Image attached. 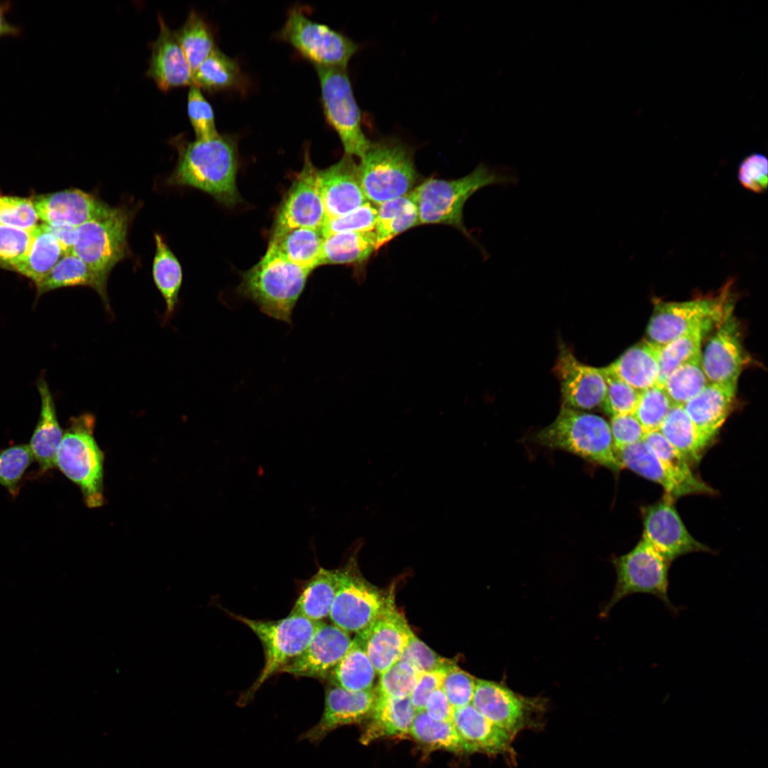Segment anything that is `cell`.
Wrapping results in <instances>:
<instances>
[{
    "mask_svg": "<svg viewBox=\"0 0 768 768\" xmlns=\"http://www.w3.org/2000/svg\"><path fill=\"white\" fill-rule=\"evenodd\" d=\"M393 592L390 591L387 603L378 617L366 629L356 634L379 675L399 660L413 634L395 606Z\"/></svg>",
    "mask_w": 768,
    "mask_h": 768,
    "instance_id": "e0dca14e",
    "label": "cell"
},
{
    "mask_svg": "<svg viewBox=\"0 0 768 768\" xmlns=\"http://www.w3.org/2000/svg\"><path fill=\"white\" fill-rule=\"evenodd\" d=\"M358 166L363 190L372 204L409 194L418 178L412 149L393 137L371 142Z\"/></svg>",
    "mask_w": 768,
    "mask_h": 768,
    "instance_id": "5b68a950",
    "label": "cell"
},
{
    "mask_svg": "<svg viewBox=\"0 0 768 768\" xmlns=\"http://www.w3.org/2000/svg\"><path fill=\"white\" fill-rule=\"evenodd\" d=\"M107 284L82 260L69 253L63 255L47 276L36 286L38 295L61 287H90L98 293L105 308L110 310Z\"/></svg>",
    "mask_w": 768,
    "mask_h": 768,
    "instance_id": "d6a6232c",
    "label": "cell"
},
{
    "mask_svg": "<svg viewBox=\"0 0 768 768\" xmlns=\"http://www.w3.org/2000/svg\"><path fill=\"white\" fill-rule=\"evenodd\" d=\"M32 231L0 224L1 267L14 270L24 258L31 245Z\"/></svg>",
    "mask_w": 768,
    "mask_h": 768,
    "instance_id": "f5cc1de1",
    "label": "cell"
},
{
    "mask_svg": "<svg viewBox=\"0 0 768 768\" xmlns=\"http://www.w3.org/2000/svg\"><path fill=\"white\" fill-rule=\"evenodd\" d=\"M476 680L455 663L447 669L441 688L454 709L471 703Z\"/></svg>",
    "mask_w": 768,
    "mask_h": 768,
    "instance_id": "9f6ffc18",
    "label": "cell"
},
{
    "mask_svg": "<svg viewBox=\"0 0 768 768\" xmlns=\"http://www.w3.org/2000/svg\"><path fill=\"white\" fill-rule=\"evenodd\" d=\"M375 673L361 639L356 635L327 680L330 684L346 690L363 691L372 688Z\"/></svg>",
    "mask_w": 768,
    "mask_h": 768,
    "instance_id": "e575fe53",
    "label": "cell"
},
{
    "mask_svg": "<svg viewBox=\"0 0 768 768\" xmlns=\"http://www.w3.org/2000/svg\"><path fill=\"white\" fill-rule=\"evenodd\" d=\"M375 699L376 693L372 688L353 692L329 684L320 720L301 734L299 739L317 745L336 729L361 722L370 715Z\"/></svg>",
    "mask_w": 768,
    "mask_h": 768,
    "instance_id": "44dd1931",
    "label": "cell"
},
{
    "mask_svg": "<svg viewBox=\"0 0 768 768\" xmlns=\"http://www.w3.org/2000/svg\"><path fill=\"white\" fill-rule=\"evenodd\" d=\"M420 673L410 663L398 661L380 675L377 695L394 698L410 697Z\"/></svg>",
    "mask_w": 768,
    "mask_h": 768,
    "instance_id": "7dc6e473",
    "label": "cell"
},
{
    "mask_svg": "<svg viewBox=\"0 0 768 768\" xmlns=\"http://www.w3.org/2000/svg\"><path fill=\"white\" fill-rule=\"evenodd\" d=\"M608 367L624 382L643 391L657 384L658 347L647 340L641 341L626 350Z\"/></svg>",
    "mask_w": 768,
    "mask_h": 768,
    "instance_id": "1f68e13d",
    "label": "cell"
},
{
    "mask_svg": "<svg viewBox=\"0 0 768 768\" xmlns=\"http://www.w3.org/2000/svg\"><path fill=\"white\" fill-rule=\"evenodd\" d=\"M11 8L10 1H0V38L6 36H17L22 32L21 27L11 23L6 18V14Z\"/></svg>",
    "mask_w": 768,
    "mask_h": 768,
    "instance_id": "be15d7a7",
    "label": "cell"
},
{
    "mask_svg": "<svg viewBox=\"0 0 768 768\" xmlns=\"http://www.w3.org/2000/svg\"><path fill=\"white\" fill-rule=\"evenodd\" d=\"M736 388L709 383L683 406L698 432L709 443L732 409Z\"/></svg>",
    "mask_w": 768,
    "mask_h": 768,
    "instance_id": "4316f807",
    "label": "cell"
},
{
    "mask_svg": "<svg viewBox=\"0 0 768 768\" xmlns=\"http://www.w3.org/2000/svg\"><path fill=\"white\" fill-rule=\"evenodd\" d=\"M351 642L348 633L334 624L321 622L306 649L284 666L280 673L327 680Z\"/></svg>",
    "mask_w": 768,
    "mask_h": 768,
    "instance_id": "d6986e66",
    "label": "cell"
},
{
    "mask_svg": "<svg viewBox=\"0 0 768 768\" xmlns=\"http://www.w3.org/2000/svg\"><path fill=\"white\" fill-rule=\"evenodd\" d=\"M709 383L702 367L701 352L673 371L663 388L673 405L683 406Z\"/></svg>",
    "mask_w": 768,
    "mask_h": 768,
    "instance_id": "7bdbcfd3",
    "label": "cell"
},
{
    "mask_svg": "<svg viewBox=\"0 0 768 768\" xmlns=\"http://www.w3.org/2000/svg\"><path fill=\"white\" fill-rule=\"evenodd\" d=\"M733 279L715 294L685 302H658L649 321L646 334L652 344L663 346L697 327L710 329L731 314L735 300Z\"/></svg>",
    "mask_w": 768,
    "mask_h": 768,
    "instance_id": "52a82bcc",
    "label": "cell"
},
{
    "mask_svg": "<svg viewBox=\"0 0 768 768\" xmlns=\"http://www.w3.org/2000/svg\"><path fill=\"white\" fill-rule=\"evenodd\" d=\"M156 250L152 265L154 283L166 302L164 321L171 318L182 283V269L161 234H154Z\"/></svg>",
    "mask_w": 768,
    "mask_h": 768,
    "instance_id": "d590c367",
    "label": "cell"
},
{
    "mask_svg": "<svg viewBox=\"0 0 768 768\" xmlns=\"http://www.w3.org/2000/svg\"><path fill=\"white\" fill-rule=\"evenodd\" d=\"M319 79L324 113L337 133L345 154L361 158L371 142L362 129L361 112L344 68L315 66Z\"/></svg>",
    "mask_w": 768,
    "mask_h": 768,
    "instance_id": "8fae6325",
    "label": "cell"
},
{
    "mask_svg": "<svg viewBox=\"0 0 768 768\" xmlns=\"http://www.w3.org/2000/svg\"><path fill=\"white\" fill-rule=\"evenodd\" d=\"M39 221L31 198L0 196V224L32 231Z\"/></svg>",
    "mask_w": 768,
    "mask_h": 768,
    "instance_id": "681fc988",
    "label": "cell"
},
{
    "mask_svg": "<svg viewBox=\"0 0 768 768\" xmlns=\"http://www.w3.org/2000/svg\"><path fill=\"white\" fill-rule=\"evenodd\" d=\"M659 431L688 463L698 462L709 444L698 432L683 406L671 407Z\"/></svg>",
    "mask_w": 768,
    "mask_h": 768,
    "instance_id": "f35d334b",
    "label": "cell"
},
{
    "mask_svg": "<svg viewBox=\"0 0 768 768\" xmlns=\"http://www.w3.org/2000/svg\"><path fill=\"white\" fill-rule=\"evenodd\" d=\"M376 218L377 208L368 201L347 214L327 219L322 231L324 236L338 233L374 231Z\"/></svg>",
    "mask_w": 768,
    "mask_h": 768,
    "instance_id": "816d5d0a",
    "label": "cell"
},
{
    "mask_svg": "<svg viewBox=\"0 0 768 768\" xmlns=\"http://www.w3.org/2000/svg\"><path fill=\"white\" fill-rule=\"evenodd\" d=\"M419 225L417 209L409 194L378 205L374 230L377 250L398 235Z\"/></svg>",
    "mask_w": 768,
    "mask_h": 768,
    "instance_id": "74e56055",
    "label": "cell"
},
{
    "mask_svg": "<svg viewBox=\"0 0 768 768\" xmlns=\"http://www.w3.org/2000/svg\"><path fill=\"white\" fill-rule=\"evenodd\" d=\"M37 388L41 397V412L28 446L40 469L45 471L55 466L56 455L63 433L45 379L41 378L38 381Z\"/></svg>",
    "mask_w": 768,
    "mask_h": 768,
    "instance_id": "f1b7e54d",
    "label": "cell"
},
{
    "mask_svg": "<svg viewBox=\"0 0 768 768\" xmlns=\"http://www.w3.org/2000/svg\"><path fill=\"white\" fill-rule=\"evenodd\" d=\"M409 735L430 750H444L455 753L465 752L462 741L452 722L437 721L425 710L417 711Z\"/></svg>",
    "mask_w": 768,
    "mask_h": 768,
    "instance_id": "ab89813d",
    "label": "cell"
},
{
    "mask_svg": "<svg viewBox=\"0 0 768 768\" xmlns=\"http://www.w3.org/2000/svg\"><path fill=\"white\" fill-rule=\"evenodd\" d=\"M175 33L193 74L215 48L210 28L198 13L192 11Z\"/></svg>",
    "mask_w": 768,
    "mask_h": 768,
    "instance_id": "60d3db41",
    "label": "cell"
},
{
    "mask_svg": "<svg viewBox=\"0 0 768 768\" xmlns=\"http://www.w3.org/2000/svg\"><path fill=\"white\" fill-rule=\"evenodd\" d=\"M172 142L178 151V160L168 178L170 185L199 189L226 206L239 202L236 185L238 154L233 137L218 134L211 139L193 142L176 137Z\"/></svg>",
    "mask_w": 768,
    "mask_h": 768,
    "instance_id": "6da1fadb",
    "label": "cell"
},
{
    "mask_svg": "<svg viewBox=\"0 0 768 768\" xmlns=\"http://www.w3.org/2000/svg\"><path fill=\"white\" fill-rule=\"evenodd\" d=\"M193 85L208 92L233 87L240 79L238 63L218 48L193 73Z\"/></svg>",
    "mask_w": 768,
    "mask_h": 768,
    "instance_id": "b9f144b4",
    "label": "cell"
},
{
    "mask_svg": "<svg viewBox=\"0 0 768 768\" xmlns=\"http://www.w3.org/2000/svg\"><path fill=\"white\" fill-rule=\"evenodd\" d=\"M322 229L297 228L270 236L268 247L289 262L312 272L321 266Z\"/></svg>",
    "mask_w": 768,
    "mask_h": 768,
    "instance_id": "4dcf8cb0",
    "label": "cell"
},
{
    "mask_svg": "<svg viewBox=\"0 0 768 768\" xmlns=\"http://www.w3.org/2000/svg\"><path fill=\"white\" fill-rule=\"evenodd\" d=\"M516 181L511 172L479 164L470 174L457 179L428 178L409 195L416 205L420 225H447L469 235L463 220V208L467 200L487 186L508 185Z\"/></svg>",
    "mask_w": 768,
    "mask_h": 768,
    "instance_id": "7a4b0ae2",
    "label": "cell"
},
{
    "mask_svg": "<svg viewBox=\"0 0 768 768\" xmlns=\"http://www.w3.org/2000/svg\"><path fill=\"white\" fill-rule=\"evenodd\" d=\"M340 570V585L329 617L333 624L346 632L359 634L383 611L389 593L385 594L363 577L354 555Z\"/></svg>",
    "mask_w": 768,
    "mask_h": 768,
    "instance_id": "4fadbf2b",
    "label": "cell"
},
{
    "mask_svg": "<svg viewBox=\"0 0 768 768\" xmlns=\"http://www.w3.org/2000/svg\"><path fill=\"white\" fill-rule=\"evenodd\" d=\"M398 661L412 664L420 673L447 670L453 661L439 656L415 634L410 637Z\"/></svg>",
    "mask_w": 768,
    "mask_h": 768,
    "instance_id": "11a10c76",
    "label": "cell"
},
{
    "mask_svg": "<svg viewBox=\"0 0 768 768\" xmlns=\"http://www.w3.org/2000/svg\"><path fill=\"white\" fill-rule=\"evenodd\" d=\"M28 444H18L0 452V484L16 496L25 471L33 460Z\"/></svg>",
    "mask_w": 768,
    "mask_h": 768,
    "instance_id": "c3c4849f",
    "label": "cell"
},
{
    "mask_svg": "<svg viewBox=\"0 0 768 768\" xmlns=\"http://www.w3.org/2000/svg\"><path fill=\"white\" fill-rule=\"evenodd\" d=\"M31 200L39 220L48 225L78 227L112 208L96 196L78 188L38 195Z\"/></svg>",
    "mask_w": 768,
    "mask_h": 768,
    "instance_id": "603a6c76",
    "label": "cell"
},
{
    "mask_svg": "<svg viewBox=\"0 0 768 768\" xmlns=\"http://www.w3.org/2000/svg\"><path fill=\"white\" fill-rule=\"evenodd\" d=\"M644 442L656 457L677 475L690 480L699 479L686 458L663 436L659 430L646 432Z\"/></svg>",
    "mask_w": 768,
    "mask_h": 768,
    "instance_id": "db71d44e",
    "label": "cell"
},
{
    "mask_svg": "<svg viewBox=\"0 0 768 768\" xmlns=\"http://www.w3.org/2000/svg\"><path fill=\"white\" fill-rule=\"evenodd\" d=\"M63 255L58 240L40 223L32 231L31 242L26 255L13 270L28 277L37 285Z\"/></svg>",
    "mask_w": 768,
    "mask_h": 768,
    "instance_id": "8d00e7d4",
    "label": "cell"
},
{
    "mask_svg": "<svg viewBox=\"0 0 768 768\" xmlns=\"http://www.w3.org/2000/svg\"><path fill=\"white\" fill-rule=\"evenodd\" d=\"M447 671L437 670L420 673L410 695L411 703L417 711L424 710L430 695L442 687Z\"/></svg>",
    "mask_w": 768,
    "mask_h": 768,
    "instance_id": "91938a15",
    "label": "cell"
},
{
    "mask_svg": "<svg viewBox=\"0 0 768 768\" xmlns=\"http://www.w3.org/2000/svg\"><path fill=\"white\" fill-rule=\"evenodd\" d=\"M377 251L374 231L345 232L325 236L321 258L323 265H349L366 262Z\"/></svg>",
    "mask_w": 768,
    "mask_h": 768,
    "instance_id": "836d02e7",
    "label": "cell"
},
{
    "mask_svg": "<svg viewBox=\"0 0 768 768\" xmlns=\"http://www.w3.org/2000/svg\"><path fill=\"white\" fill-rule=\"evenodd\" d=\"M187 111L196 139H208L218 135L213 108L195 85H191L189 89Z\"/></svg>",
    "mask_w": 768,
    "mask_h": 768,
    "instance_id": "f907efd6",
    "label": "cell"
},
{
    "mask_svg": "<svg viewBox=\"0 0 768 768\" xmlns=\"http://www.w3.org/2000/svg\"><path fill=\"white\" fill-rule=\"evenodd\" d=\"M624 467L660 484L674 500L690 494H712L714 490L700 479H686L671 470L643 441L617 452Z\"/></svg>",
    "mask_w": 768,
    "mask_h": 768,
    "instance_id": "cb8c5ba5",
    "label": "cell"
},
{
    "mask_svg": "<svg viewBox=\"0 0 768 768\" xmlns=\"http://www.w3.org/2000/svg\"><path fill=\"white\" fill-rule=\"evenodd\" d=\"M311 272L267 247L260 260L242 274L238 292L267 316L291 324Z\"/></svg>",
    "mask_w": 768,
    "mask_h": 768,
    "instance_id": "3957f363",
    "label": "cell"
},
{
    "mask_svg": "<svg viewBox=\"0 0 768 768\" xmlns=\"http://www.w3.org/2000/svg\"><path fill=\"white\" fill-rule=\"evenodd\" d=\"M673 501L665 495L656 503L642 508V538L670 562L687 553L710 551L688 531Z\"/></svg>",
    "mask_w": 768,
    "mask_h": 768,
    "instance_id": "2e32d148",
    "label": "cell"
},
{
    "mask_svg": "<svg viewBox=\"0 0 768 768\" xmlns=\"http://www.w3.org/2000/svg\"><path fill=\"white\" fill-rule=\"evenodd\" d=\"M42 224L58 240L64 255L72 252L77 238L78 227L68 224L48 225L43 223Z\"/></svg>",
    "mask_w": 768,
    "mask_h": 768,
    "instance_id": "6125c7cd",
    "label": "cell"
},
{
    "mask_svg": "<svg viewBox=\"0 0 768 768\" xmlns=\"http://www.w3.org/2000/svg\"><path fill=\"white\" fill-rule=\"evenodd\" d=\"M452 722L465 753L514 758L512 742L515 736L489 721L471 703L454 709Z\"/></svg>",
    "mask_w": 768,
    "mask_h": 768,
    "instance_id": "d4e9b609",
    "label": "cell"
},
{
    "mask_svg": "<svg viewBox=\"0 0 768 768\" xmlns=\"http://www.w3.org/2000/svg\"><path fill=\"white\" fill-rule=\"evenodd\" d=\"M553 372L560 381L562 405L582 411L602 405L607 383L601 368L581 363L565 344L560 346Z\"/></svg>",
    "mask_w": 768,
    "mask_h": 768,
    "instance_id": "ac0fdd59",
    "label": "cell"
},
{
    "mask_svg": "<svg viewBox=\"0 0 768 768\" xmlns=\"http://www.w3.org/2000/svg\"><path fill=\"white\" fill-rule=\"evenodd\" d=\"M132 215L125 207H112L104 214L78 227L72 252L107 283L113 267L127 252V234Z\"/></svg>",
    "mask_w": 768,
    "mask_h": 768,
    "instance_id": "9c48e42d",
    "label": "cell"
},
{
    "mask_svg": "<svg viewBox=\"0 0 768 768\" xmlns=\"http://www.w3.org/2000/svg\"><path fill=\"white\" fill-rule=\"evenodd\" d=\"M424 710L430 718L437 721L452 722L454 708L440 688L434 691L426 701Z\"/></svg>",
    "mask_w": 768,
    "mask_h": 768,
    "instance_id": "94428289",
    "label": "cell"
},
{
    "mask_svg": "<svg viewBox=\"0 0 768 768\" xmlns=\"http://www.w3.org/2000/svg\"><path fill=\"white\" fill-rule=\"evenodd\" d=\"M417 712L410 697L394 698L376 695L361 742L368 745L380 738L409 734Z\"/></svg>",
    "mask_w": 768,
    "mask_h": 768,
    "instance_id": "83f0119b",
    "label": "cell"
},
{
    "mask_svg": "<svg viewBox=\"0 0 768 768\" xmlns=\"http://www.w3.org/2000/svg\"><path fill=\"white\" fill-rule=\"evenodd\" d=\"M319 176L327 219L347 214L368 202L353 156L344 154L336 164L319 170Z\"/></svg>",
    "mask_w": 768,
    "mask_h": 768,
    "instance_id": "7402d4cb",
    "label": "cell"
},
{
    "mask_svg": "<svg viewBox=\"0 0 768 768\" xmlns=\"http://www.w3.org/2000/svg\"><path fill=\"white\" fill-rule=\"evenodd\" d=\"M609 427L617 452L643 441L646 434L633 413L612 416Z\"/></svg>",
    "mask_w": 768,
    "mask_h": 768,
    "instance_id": "680465c9",
    "label": "cell"
},
{
    "mask_svg": "<svg viewBox=\"0 0 768 768\" xmlns=\"http://www.w3.org/2000/svg\"><path fill=\"white\" fill-rule=\"evenodd\" d=\"M340 580V567L329 570L319 567L316 572L307 580L290 614L314 622H323L329 616Z\"/></svg>",
    "mask_w": 768,
    "mask_h": 768,
    "instance_id": "f546056e",
    "label": "cell"
},
{
    "mask_svg": "<svg viewBox=\"0 0 768 768\" xmlns=\"http://www.w3.org/2000/svg\"><path fill=\"white\" fill-rule=\"evenodd\" d=\"M740 184L746 189L762 193L768 183V159L762 154L753 153L740 163L737 172Z\"/></svg>",
    "mask_w": 768,
    "mask_h": 768,
    "instance_id": "6f0895ef",
    "label": "cell"
},
{
    "mask_svg": "<svg viewBox=\"0 0 768 768\" xmlns=\"http://www.w3.org/2000/svg\"><path fill=\"white\" fill-rule=\"evenodd\" d=\"M326 220L319 170L306 151L303 167L279 206L270 236L297 228L322 229Z\"/></svg>",
    "mask_w": 768,
    "mask_h": 768,
    "instance_id": "9a60e30c",
    "label": "cell"
},
{
    "mask_svg": "<svg viewBox=\"0 0 768 768\" xmlns=\"http://www.w3.org/2000/svg\"><path fill=\"white\" fill-rule=\"evenodd\" d=\"M233 618L249 627L260 641L265 653V663L252 686L239 700L245 705L272 676L297 657L306 649L321 622H314L302 616L289 614L277 620L252 619L229 611Z\"/></svg>",
    "mask_w": 768,
    "mask_h": 768,
    "instance_id": "8992f818",
    "label": "cell"
},
{
    "mask_svg": "<svg viewBox=\"0 0 768 768\" xmlns=\"http://www.w3.org/2000/svg\"><path fill=\"white\" fill-rule=\"evenodd\" d=\"M159 33L152 43L151 55L146 72L159 89L169 90L193 85V75L175 31L159 16Z\"/></svg>",
    "mask_w": 768,
    "mask_h": 768,
    "instance_id": "484cf974",
    "label": "cell"
},
{
    "mask_svg": "<svg viewBox=\"0 0 768 768\" xmlns=\"http://www.w3.org/2000/svg\"><path fill=\"white\" fill-rule=\"evenodd\" d=\"M471 704L489 721L513 736L538 727L545 705L540 698L525 697L504 684L482 679L476 680Z\"/></svg>",
    "mask_w": 768,
    "mask_h": 768,
    "instance_id": "5bb4252c",
    "label": "cell"
},
{
    "mask_svg": "<svg viewBox=\"0 0 768 768\" xmlns=\"http://www.w3.org/2000/svg\"><path fill=\"white\" fill-rule=\"evenodd\" d=\"M533 438L542 446L568 452L614 472L624 468L609 424L594 414L562 405L553 422Z\"/></svg>",
    "mask_w": 768,
    "mask_h": 768,
    "instance_id": "277c9868",
    "label": "cell"
},
{
    "mask_svg": "<svg viewBox=\"0 0 768 768\" xmlns=\"http://www.w3.org/2000/svg\"><path fill=\"white\" fill-rule=\"evenodd\" d=\"M740 338L739 324L730 314L720 324L701 353L703 370L709 383L737 387L746 361Z\"/></svg>",
    "mask_w": 768,
    "mask_h": 768,
    "instance_id": "ffe728a7",
    "label": "cell"
},
{
    "mask_svg": "<svg viewBox=\"0 0 768 768\" xmlns=\"http://www.w3.org/2000/svg\"><path fill=\"white\" fill-rule=\"evenodd\" d=\"M95 417L84 414L70 420L63 434L55 465L80 489L88 507L102 505L103 454L93 437Z\"/></svg>",
    "mask_w": 768,
    "mask_h": 768,
    "instance_id": "ba28073f",
    "label": "cell"
},
{
    "mask_svg": "<svg viewBox=\"0 0 768 768\" xmlns=\"http://www.w3.org/2000/svg\"><path fill=\"white\" fill-rule=\"evenodd\" d=\"M708 330L709 329L704 327H697L658 347V385L663 387L665 380L673 371L701 352L702 339L704 333Z\"/></svg>",
    "mask_w": 768,
    "mask_h": 768,
    "instance_id": "ee69618b",
    "label": "cell"
},
{
    "mask_svg": "<svg viewBox=\"0 0 768 768\" xmlns=\"http://www.w3.org/2000/svg\"><path fill=\"white\" fill-rule=\"evenodd\" d=\"M672 406L663 388L656 384L641 391L633 414L646 432L657 431Z\"/></svg>",
    "mask_w": 768,
    "mask_h": 768,
    "instance_id": "f6af8a7d",
    "label": "cell"
},
{
    "mask_svg": "<svg viewBox=\"0 0 768 768\" xmlns=\"http://www.w3.org/2000/svg\"><path fill=\"white\" fill-rule=\"evenodd\" d=\"M612 563L617 581L613 594L602 609L603 616L622 599L637 593L654 595L672 613H677L678 608L668 594L671 562L644 538L629 553L613 558Z\"/></svg>",
    "mask_w": 768,
    "mask_h": 768,
    "instance_id": "30bf717a",
    "label": "cell"
},
{
    "mask_svg": "<svg viewBox=\"0 0 768 768\" xmlns=\"http://www.w3.org/2000/svg\"><path fill=\"white\" fill-rule=\"evenodd\" d=\"M280 35L314 66L346 68L359 48L346 35L311 20L297 8L289 11Z\"/></svg>",
    "mask_w": 768,
    "mask_h": 768,
    "instance_id": "7c38bea8",
    "label": "cell"
},
{
    "mask_svg": "<svg viewBox=\"0 0 768 768\" xmlns=\"http://www.w3.org/2000/svg\"><path fill=\"white\" fill-rule=\"evenodd\" d=\"M607 383V392L602 405L612 416L634 413L641 393L614 373L608 366L601 368Z\"/></svg>",
    "mask_w": 768,
    "mask_h": 768,
    "instance_id": "bcb514c9",
    "label": "cell"
}]
</instances>
